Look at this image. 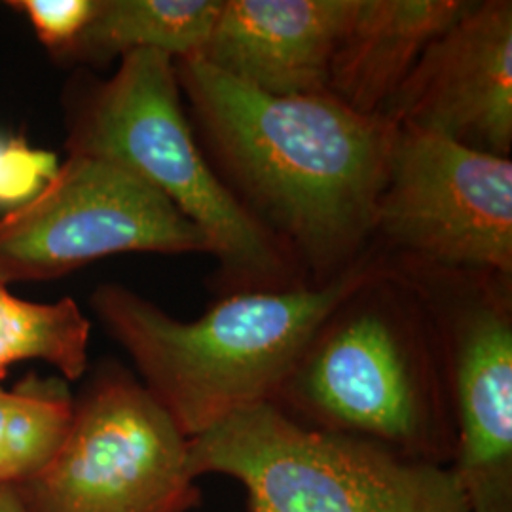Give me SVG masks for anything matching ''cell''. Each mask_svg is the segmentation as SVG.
Segmentation results:
<instances>
[{
  "label": "cell",
  "instance_id": "obj_14",
  "mask_svg": "<svg viewBox=\"0 0 512 512\" xmlns=\"http://www.w3.org/2000/svg\"><path fill=\"white\" fill-rule=\"evenodd\" d=\"M92 323L73 298L29 302L0 283V380L19 363L40 361L65 382H78L90 368Z\"/></svg>",
  "mask_w": 512,
  "mask_h": 512
},
{
  "label": "cell",
  "instance_id": "obj_2",
  "mask_svg": "<svg viewBox=\"0 0 512 512\" xmlns=\"http://www.w3.org/2000/svg\"><path fill=\"white\" fill-rule=\"evenodd\" d=\"M387 270L389 258L370 245L325 285L226 294L194 321H179L118 283L99 285L90 306L148 393L186 439H196L272 403L330 313Z\"/></svg>",
  "mask_w": 512,
  "mask_h": 512
},
{
  "label": "cell",
  "instance_id": "obj_1",
  "mask_svg": "<svg viewBox=\"0 0 512 512\" xmlns=\"http://www.w3.org/2000/svg\"><path fill=\"white\" fill-rule=\"evenodd\" d=\"M175 71L209 162L308 283L348 270L372 243L397 126L329 92H258L196 55Z\"/></svg>",
  "mask_w": 512,
  "mask_h": 512
},
{
  "label": "cell",
  "instance_id": "obj_3",
  "mask_svg": "<svg viewBox=\"0 0 512 512\" xmlns=\"http://www.w3.org/2000/svg\"><path fill=\"white\" fill-rule=\"evenodd\" d=\"M272 404L404 458L450 465L456 452L437 330L393 264L330 313Z\"/></svg>",
  "mask_w": 512,
  "mask_h": 512
},
{
  "label": "cell",
  "instance_id": "obj_12",
  "mask_svg": "<svg viewBox=\"0 0 512 512\" xmlns=\"http://www.w3.org/2000/svg\"><path fill=\"white\" fill-rule=\"evenodd\" d=\"M473 0H357L330 63L329 90L359 114L382 116L425 48Z\"/></svg>",
  "mask_w": 512,
  "mask_h": 512
},
{
  "label": "cell",
  "instance_id": "obj_9",
  "mask_svg": "<svg viewBox=\"0 0 512 512\" xmlns=\"http://www.w3.org/2000/svg\"><path fill=\"white\" fill-rule=\"evenodd\" d=\"M397 270L420 294L439 336L456 435L450 469L469 511L512 512L511 279Z\"/></svg>",
  "mask_w": 512,
  "mask_h": 512
},
{
  "label": "cell",
  "instance_id": "obj_11",
  "mask_svg": "<svg viewBox=\"0 0 512 512\" xmlns=\"http://www.w3.org/2000/svg\"><path fill=\"white\" fill-rule=\"evenodd\" d=\"M357 0H222L196 57L270 95L329 90L336 46Z\"/></svg>",
  "mask_w": 512,
  "mask_h": 512
},
{
  "label": "cell",
  "instance_id": "obj_13",
  "mask_svg": "<svg viewBox=\"0 0 512 512\" xmlns=\"http://www.w3.org/2000/svg\"><path fill=\"white\" fill-rule=\"evenodd\" d=\"M222 0H97L90 23L65 63L101 67L150 50L173 59L194 57L213 31Z\"/></svg>",
  "mask_w": 512,
  "mask_h": 512
},
{
  "label": "cell",
  "instance_id": "obj_5",
  "mask_svg": "<svg viewBox=\"0 0 512 512\" xmlns=\"http://www.w3.org/2000/svg\"><path fill=\"white\" fill-rule=\"evenodd\" d=\"M190 473L230 476L249 512H471L450 465L311 429L275 404L188 442Z\"/></svg>",
  "mask_w": 512,
  "mask_h": 512
},
{
  "label": "cell",
  "instance_id": "obj_17",
  "mask_svg": "<svg viewBox=\"0 0 512 512\" xmlns=\"http://www.w3.org/2000/svg\"><path fill=\"white\" fill-rule=\"evenodd\" d=\"M29 19L40 44L63 61L90 23L97 0H12L6 2Z\"/></svg>",
  "mask_w": 512,
  "mask_h": 512
},
{
  "label": "cell",
  "instance_id": "obj_16",
  "mask_svg": "<svg viewBox=\"0 0 512 512\" xmlns=\"http://www.w3.org/2000/svg\"><path fill=\"white\" fill-rule=\"evenodd\" d=\"M55 154L31 147L23 137H0V207L16 209L54 177Z\"/></svg>",
  "mask_w": 512,
  "mask_h": 512
},
{
  "label": "cell",
  "instance_id": "obj_18",
  "mask_svg": "<svg viewBox=\"0 0 512 512\" xmlns=\"http://www.w3.org/2000/svg\"><path fill=\"white\" fill-rule=\"evenodd\" d=\"M0 512H27L19 499L16 486H0Z\"/></svg>",
  "mask_w": 512,
  "mask_h": 512
},
{
  "label": "cell",
  "instance_id": "obj_7",
  "mask_svg": "<svg viewBox=\"0 0 512 512\" xmlns=\"http://www.w3.org/2000/svg\"><path fill=\"white\" fill-rule=\"evenodd\" d=\"M397 268L512 279V162L397 126L372 243Z\"/></svg>",
  "mask_w": 512,
  "mask_h": 512
},
{
  "label": "cell",
  "instance_id": "obj_4",
  "mask_svg": "<svg viewBox=\"0 0 512 512\" xmlns=\"http://www.w3.org/2000/svg\"><path fill=\"white\" fill-rule=\"evenodd\" d=\"M67 156L109 160L162 192L209 241L220 291L310 285L289 249L220 179L184 109L175 59L141 50L109 78L78 76L65 97Z\"/></svg>",
  "mask_w": 512,
  "mask_h": 512
},
{
  "label": "cell",
  "instance_id": "obj_15",
  "mask_svg": "<svg viewBox=\"0 0 512 512\" xmlns=\"http://www.w3.org/2000/svg\"><path fill=\"white\" fill-rule=\"evenodd\" d=\"M74 397L61 376L29 372L0 387V486H16L50 463L73 418Z\"/></svg>",
  "mask_w": 512,
  "mask_h": 512
},
{
  "label": "cell",
  "instance_id": "obj_10",
  "mask_svg": "<svg viewBox=\"0 0 512 512\" xmlns=\"http://www.w3.org/2000/svg\"><path fill=\"white\" fill-rule=\"evenodd\" d=\"M382 116L463 147L512 150V2L480 0L420 55Z\"/></svg>",
  "mask_w": 512,
  "mask_h": 512
},
{
  "label": "cell",
  "instance_id": "obj_6",
  "mask_svg": "<svg viewBox=\"0 0 512 512\" xmlns=\"http://www.w3.org/2000/svg\"><path fill=\"white\" fill-rule=\"evenodd\" d=\"M188 442L141 380L107 361L74 397L54 458L16 490L27 512H192L202 490Z\"/></svg>",
  "mask_w": 512,
  "mask_h": 512
},
{
  "label": "cell",
  "instance_id": "obj_8",
  "mask_svg": "<svg viewBox=\"0 0 512 512\" xmlns=\"http://www.w3.org/2000/svg\"><path fill=\"white\" fill-rule=\"evenodd\" d=\"M126 253H207L202 230L126 167L67 156L37 194L0 217V283L54 281Z\"/></svg>",
  "mask_w": 512,
  "mask_h": 512
}]
</instances>
